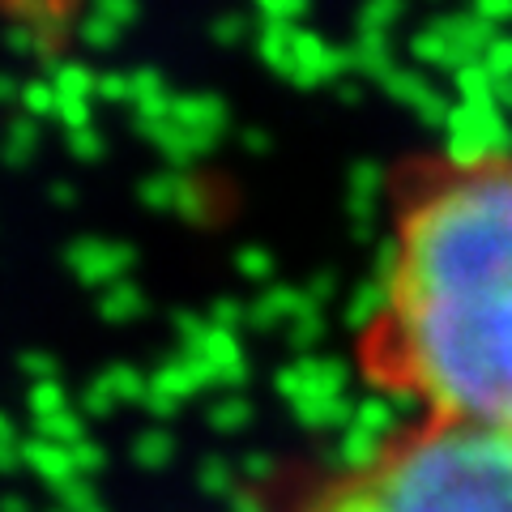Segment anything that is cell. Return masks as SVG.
<instances>
[{
	"label": "cell",
	"instance_id": "obj_1",
	"mask_svg": "<svg viewBox=\"0 0 512 512\" xmlns=\"http://www.w3.org/2000/svg\"><path fill=\"white\" fill-rule=\"evenodd\" d=\"M355 363L414 419L512 431V146L397 167Z\"/></svg>",
	"mask_w": 512,
	"mask_h": 512
},
{
	"label": "cell",
	"instance_id": "obj_2",
	"mask_svg": "<svg viewBox=\"0 0 512 512\" xmlns=\"http://www.w3.org/2000/svg\"><path fill=\"white\" fill-rule=\"evenodd\" d=\"M286 512H512V431L414 419L303 487Z\"/></svg>",
	"mask_w": 512,
	"mask_h": 512
}]
</instances>
